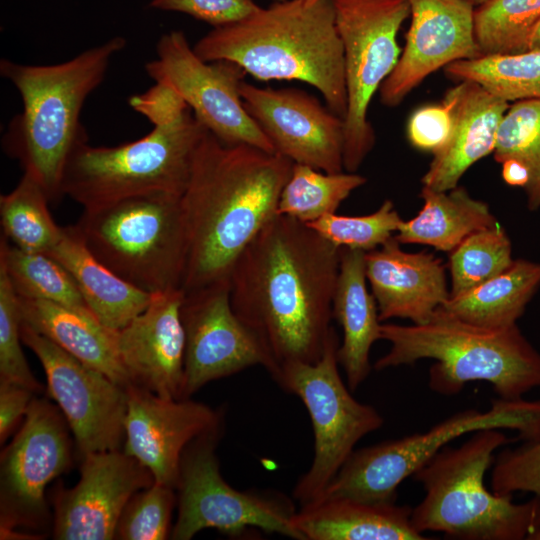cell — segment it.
<instances>
[{
  "mask_svg": "<svg viewBox=\"0 0 540 540\" xmlns=\"http://www.w3.org/2000/svg\"><path fill=\"white\" fill-rule=\"evenodd\" d=\"M340 248L307 224L276 214L237 260L229 280L232 308L258 338L277 373L315 363L333 329Z\"/></svg>",
  "mask_w": 540,
  "mask_h": 540,
  "instance_id": "6da1fadb",
  "label": "cell"
},
{
  "mask_svg": "<svg viewBox=\"0 0 540 540\" xmlns=\"http://www.w3.org/2000/svg\"><path fill=\"white\" fill-rule=\"evenodd\" d=\"M293 164L277 152L226 144L205 133L181 196L187 242L183 294L229 284L243 251L277 214Z\"/></svg>",
  "mask_w": 540,
  "mask_h": 540,
  "instance_id": "7a4b0ae2",
  "label": "cell"
},
{
  "mask_svg": "<svg viewBox=\"0 0 540 540\" xmlns=\"http://www.w3.org/2000/svg\"><path fill=\"white\" fill-rule=\"evenodd\" d=\"M193 49L206 62H233L260 81L309 84L333 112L346 115L344 52L331 0L274 1L213 27Z\"/></svg>",
  "mask_w": 540,
  "mask_h": 540,
  "instance_id": "3957f363",
  "label": "cell"
},
{
  "mask_svg": "<svg viewBox=\"0 0 540 540\" xmlns=\"http://www.w3.org/2000/svg\"><path fill=\"white\" fill-rule=\"evenodd\" d=\"M126 44L124 37L114 36L53 65L0 61L1 76L14 85L23 104L3 135V150L40 183L50 203L64 196L67 162L75 148L87 140L80 123L84 103Z\"/></svg>",
  "mask_w": 540,
  "mask_h": 540,
  "instance_id": "277c9868",
  "label": "cell"
},
{
  "mask_svg": "<svg viewBox=\"0 0 540 540\" xmlns=\"http://www.w3.org/2000/svg\"><path fill=\"white\" fill-rule=\"evenodd\" d=\"M380 332L390 349L374 369L434 360L428 385L438 394H458L468 382L479 380L491 384L499 398L516 400L540 387V352L517 324L487 328L437 309L424 324L386 323Z\"/></svg>",
  "mask_w": 540,
  "mask_h": 540,
  "instance_id": "5b68a950",
  "label": "cell"
},
{
  "mask_svg": "<svg viewBox=\"0 0 540 540\" xmlns=\"http://www.w3.org/2000/svg\"><path fill=\"white\" fill-rule=\"evenodd\" d=\"M512 440L502 429L474 432L458 447H443L412 476L424 491L411 522L421 534L462 540H533L540 532V499L515 503L484 485L494 452Z\"/></svg>",
  "mask_w": 540,
  "mask_h": 540,
  "instance_id": "8992f818",
  "label": "cell"
},
{
  "mask_svg": "<svg viewBox=\"0 0 540 540\" xmlns=\"http://www.w3.org/2000/svg\"><path fill=\"white\" fill-rule=\"evenodd\" d=\"M181 196L152 192L84 209L75 224L89 251L151 295L181 290L187 242Z\"/></svg>",
  "mask_w": 540,
  "mask_h": 540,
  "instance_id": "52a82bcc",
  "label": "cell"
},
{
  "mask_svg": "<svg viewBox=\"0 0 540 540\" xmlns=\"http://www.w3.org/2000/svg\"><path fill=\"white\" fill-rule=\"evenodd\" d=\"M208 130L188 108L153 124L144 137L114 147L81 142L70 156L62 191L84 209L152 192L182 195L195 152Z\"/></svg>",
  "mask_w": 540,
  "mask_h": 540,
  "instance_id": "ba28073f",
  "label": "cell"
},
{
  "mask_svg": "<svg viewBox=\"0 0 540 540\" xmlns=\"http://www.w3.org/2000/svg\"><path fill=\"white\" fill-rule=\"evenodd\" d=\"M490 428L516 430L524 441L540 438V399H493L486 412L460 411L428 431L354 450L321 498L395 502L398 486L449 442Z\"/></svg>",
  "mask_w": 540,
  "mask_h": 540,
  "instance_id": "9c48e42d",
  "label": "cell"
},
{
  "mask_svg": "<svg viewBox=\"0 0 540 540\" xmlns=\"http://www.w3.org/2000/svg\"><path fill=\"white\" fill-rule=\"evenodd\" d=\"M339 345L333 327L317 362L287 364L274 379L283 390L301 399L313 427L312 464L293 489V497L301 506L323 496L359 440L384 422L373 406L356 400L344 384L338 369Z\"/></svg>",
  "mask_w": 540,
  "mask_h": 540,
  "instance_id": "30bf717a",
  "label": "cell"
},
{
  "mask_svg": "<svg viewBox=\"0 0 540 540\" xmlns=\"http://www.w3.org/2000/svg\"><path fill=\"white\" fill-rule=\"evenodd\" d=\"M343 45L347 111L343 164L356 172L375 145L368 110L395 68L402 49L397 35L410 16L409 0H331Z\"/></svg>",
  "mask_w": 540,
  "mask_h": 540,
  "instance_id": "8fae6325",
  "label": "cell"
},
{
  "mask_svg": "<svg viewBox=\"0 0 540 540\" xmlns=\"http://www.w3.org/2000/svg\"><path fill=\"white\" fill-rule=\"evenodd\" d=\"M221 430L204 435L185 449L177 492V518L170 538L190 540L203 529L238 536L258 528L301 540L292 525L295 509L284 496L239 491L222 477L215 448Z\"/></svg>",
  "mask_w": 540,
  "mask_h": 540,
  "instance_id": "7c38bea8",
  "label": "cell"
},
{
  "mask_svg": "<svg viewBox=\"0 0 540 540\" xmlns=\"http://www.w3.org/2000/svg\"><path fill=\"white\" fill-rule=\"evenodd\" d=\"M145 71L155 83L174 89L196 119L220 141L275 152L244 107L240 85L246 72L237 64L202 60L185 34L172 30L159 38L156 59L145 64Z\"/></svg>",
  "mask_w": 540,
  "mask_h": 540,
  "instance_id": "4fadbf2b",
  "label": "cell"
},
{
  "mask_svg": "<svg viewBox=\"0 0 540 540\" xmlns=\"http://www.w3.org/2000/svg\"><path fill=\"white\" fill-rule=\"evenodd\" d=\"M69 430L58 406L33 398L19 431L1 452V534L46 526V487L72 464Z\"/></svg>",
  "mask_w": 540,
  "mask_h": 540,
  "instance_id": "5bb4252c",
  "label": "cell"
},
{
  "mask_svg": "<svg viewBox=\"0 0 540 540\" xmlns=\"http://www.w3.org/2000/svg\"><path fill=\"white\" fill-rule=\"evenodd\" d=\"M21 338L39 359L47 393L65 417L81 458L122 450L127 388L72 356L26 323Z\"/></svg>",
  "mask_w": 540,
  "mask_h": 540,
  "instance_id": "9a60e30c",
  "label": "cell"
},
{
  "mask_svg": "<svg viewBox=\"0 0 540 540\" xmlns=\"http://www.w3.org/2000/svg\"><path fill=\"white\" fill-rule=\"evenodd\" d=\"M180 312L185 333L183 399L210 381L256 365L274 378L273 360L232 308L229 284L183 294Z\"/></svg>",
  "mask_w": 540,
  "mask_h": 540,
  "instance_id": "2e32d148",
  "label": "cell"
},
{
  "mask_svg": "<svg viewBox=\"0 0 540 540\" xmlns=\"http://www.w3.org/2000/svg\"><path fill=\"white\" fill-rule=\"evenodd\" d=\"M240 94L275 152L324 172L344 171V120L317 97L298 88L259 87L245 81Z\"/></svg>",
  "mask_w": 540,
  "mask_h": 540,
  "instance_id": "e0dca14e",
  "label": "cell"
},
{
  "mask_svg": "<svg viewBox=\"0 0 540 540\" xmlns=\"http://www.w3.org/2000/svg\"><path fill=\"white\" fill-rule=\"evenodd\" d=\"M153 483L152 473L123 450L83 456L78 483L70 489L56 490L53 538L115 539L128 501Z\"/></svg>",
  "mask_w": 540,
  "mask_h": 540,
  "instance_id": "ac0fdd59",
  "label": "cell"
},
{
  "mask_svg": "<svg viewBox=\"0 0 540 540\" xmlns=\"http://www.w3.org/2000/svg\"><path fill=\"white\" fill-rule=\"evenodd\" d=\"M122 450L153 475L154 481L176 489L183 453L204 435L221 430L219 412L186 399L161 398L130 385Z\"/></svg>",
  "mask_w": 540,
  "mask_h": 540,
  "instance_id": "d6986e66",
  "label": "cell"
},
{
  "mask_svg": "<svg viewBox=\"0 0 540 540\" xmlns=\"http://www.w3.org/2000/svg\"><path fill=\"white\" fill-rule=\"evenodd\" d=\"M411 22L399 60L379 89L396 107L430 74L480 56L474 6L466 0H409Z\"/></svg>",
  "mask_w": 540,
  "mask_h": 540,
  "instance_id": "ffe728a7",
  "label": "cell"
},
{
  "mask_svg": "<svg viewBox=\"0 0 540 540\" xmlns=\"http://www.w3.org/2000/svg\"><path fill=\"white\" fill-rule=\"evenodd\" d=\"M180 289L155 294L117 331L121 363L132 385L161 398L183 399L185 333Z\"/></svg>",
  "mask_w": 540,
  "mask_h": 540,
  "instance_id": "44dd1931",
  "label": "cell"
},
{
  "mask_svg": "<svg viewBox=\"0 0 540 540\" xmlns=\"http://www.w3.org/2000/svg\"><path fill=\"white\" fill-rule=\"evenodd\" d=\"M365 273L380 321L424 324L450 297L442 260L426 251L407 252L394 236L365 252Z\"/></svg>",
  "mask_w": 540,
  "mask_h": 540,
  "instance_id": "7402d4cb",
  "label": "cell"
},
{
  "mask_svg": "<svg viewBox=\"0 0 540 540\" xmlns=\"http://www.w3.org/2000/svg\"><path fill=\"white\" fill-rule=\"evenodd\" d=\"M442 102L451 113V132L433 154L421 181L433 190L449 191L471 166L493 153L510 104L471 81H459L446 91Z\"/></svg>",
  "mask_w": 540,
  "mask_h": 540,
  "instance_id": "603a6c76",
  "label": "cell"
},
{
  "mask_svg": "<svg viewBox=\"0 0 540 540\" xmlns=\"http://www.w3.org/2000/svg\"><path fill=\"white\" fill-rule=\"evenodd\" d=\"M412 508L395 502L323 497L301 506L292 525L301 540H422Z\"/></svg>",
  "mask_w": 540,
  "mask_h": 540,
  "instance_id": "cb8c5ba5",
  "label": "cell"
},
{
  "mask_svg": "<svg viewBox=\"0 0 540 540\" xmlns=\"http://www.w3.org/2000/svg\"><path fill=\"white\" fill-rule=\"evenodd\" d=\"M332 315L343 332L338 362L345 372L349 389L354 391L369 376L370 350L381 339L377 303L367 288L364 251L340 248Z\"/></svg>",
  "mask_w": 540,
  "mask_h": 540,
  "instance_id": "d4e9b609",
  "label": "cell"
},
{
  "mask_svg": "<svg viewBox=\"0 0 540 540\" xmlns=\"http://www.w3.org/2000/svg\"><path fill=\"white\" fill-rule=\"evenodd\" d=\"M18 298L24 323L119 385H132L120 360L117 331L102 324L88 308Z\"/></svg>",
  "mask_w": 540,
  "mask_h": 540,
  "instance_id": "484cf974",
  "label": "cell"
},
{
  "mask_svg": "<svg viewBox=\"0 0 540 540\" xmlns=\"http://www.w3.org/2000/svg\"><path fill=\"white\" fill-rule=\"evenodd\" d=\"M47 253L69 272L94 316L114 331L125 327L152 300L153 295L129 284L100 262L75 225L63 227L61 238Z\"/></svg>",
  "mask_w": 540,
  "mask_h": 540,
  "instance_id": "4316f807",
  "label": "cell"
},
{
  "mask_svg": "<svg viewBox=\"0 0 540 540\" xmlns=\"http://www.w3.org/2000/svg\"><path fill=\"white\" fill-rule=\"evenodd\" d=\"M420 197V211L403 220L394 235L400 244H423L450 253L469 235L498 224L489 205L463 186L449 191L422 186Z\"/></svg>",
  "mask_w": 540,
  "mask_h": 540,
  "instance_id": "83f0119b",
  "label": "cell"
},
{
  "mask_svg": "<svg viewBox=\"0 0 540 540\" xmlns=\"http://www.w3.org/2000/svg\"><path fill=\"white\" fill-rule=\"evenodd\" d=\"M540 288V262L514 259L502 273L457 296L438 309L462 321L487 327L517 324Z\"/></svg>",
  "mask_w": 540,
  "mask_h": 540,
  "instance_id": "f1b7e54d",
  "label": "cell"
},
{
  "mask_svg": "<svg viewBox=\"0 0 540 540\" xmlns=\"http://www.w3.org/2000/svg\"><path fill=\"white\" fill-rule=\"evenodd\" d=\"M444 72L458 82L477 83L508 103L540 100V49L480 55L453 62L444 68Z\"/></svg>",
  "mask_w": 540,
  "mask_h": 540,
  "instance_id": "f546056e",
  "label": "cell"
},
{
  "mask_svg": "<svg viewBox=\"0 0 540 540\" xmlns=\"http://www.w3.org/2000/svg\"><path fill=\"white\" fill-rule=\"evenodd\" d=\"M0 268L20 298L88 308L69 272L47 252L23 250L2 236Z\"/></svg>",
  "mask_w": 540,
  "mask_h": 540,
  "instance_id": "4dcf8cb0",
  "label": "cell"
},
{
  "mask_svg": "<svg viewBox=\"0 0 540 540\" xmlns=\"http://www.w3.org/2000/svg\"><path fill=\"white\" fill-rule=\"evenodd\" d=\"M366 182L367 179L356 172L328 173L294 163L281 191L277 214L308 224L336 213L341 203Z\"/></svg>",
  "mask_w": 540,
  "mask_h": 540,
  "instance_id": "1f68e13d",
  "label": "cell"
},
{
  "mask_svg": "<svg viewBox=\"0 0 540 540\" xmlns=\"http://www.w3.org/2000/svg\"><path fill=\"white\" fill-rule=\"evenodd\" d=\"M49 203L40 183L24 172L16 187L0 197L3 236L23 250L48 252L63 232L49 211Z\"/></svg>",
  "mask_w": 540,
  "mask_h": 540,
  "instance_id": "d6a6232c",
  "label": "cell"
},
{
  "mask_svg": "<svg viewBox=\"0 0 540 540\" xmlns=\"http://www.w3.org/2000/svg\"><path fill=\"white\" fill-rule=\"evenodd\" d=\"M494 159L499 164L513 159L528 171L523 189L530 211L540 209V100L517 101L509 105L500 124Z\"/></svg>",
  "mask_w": 540,
  "mask_h": 540,
  "instance_id": "836d02e7",
  "label": "cell"
},
{
  "mask_svg": "<svg viewBox=\"0 0 540 540\" xmlns=\"http://www.w3.org/2000/svg\"><path fill=\"white\" fill-rule=\"evenodd\" d=\"M540 20V0H489L475 9V37L481 55L528 50Z\"/></svg>",
  "mask_w": 540,
  "mask_h": 540,
  "instance_id": "e575fe53",
  "label": "cell"
},
{
  "mask_svg": "<svg viewBox=\"0 0 540 540\" xmlns=\"http://www.w3.org/2000/svg\"><path fill=\"white\" fill-rule=\"evenodd\" d=\"M513 261L511 240L499 223L469 235L449 255L450 296L490 280Z\"/></svg>",
  "mask_w": 540,
  "mask_h": 540,
  "instance_id": "d590c367",
  "label": "cell"
},
{
  "mask_svg": "<svg viewBox=\"0 0 540 540\" xmlns=\"http://www.w3.org/2000/svg\"><path fill=\"white\" fill-rule=\"evenodd\" d=\"M402 221L394 203L387 199L368 215L344 216L332 213L307 225L338 248L368 252L391 239Z\"/></svg>",
  "mask_w": 540,
  "mask_h": 540,
  "instance_id": "8d00e7d4",
  "label": "cell"
},
{
  "mask_svg": "<svg viewBox=\"0 0 540 540\" xmlns=\"http://www.w3.org/2000/svg\"><path fill=\"white\" fill-rule=\"evenodd\" d=\"M175 504L176 489L154 481L128 501L119 518L115 539H167L172 530L171 517Z\"/></svg>",
  "mask_w": 540,
  "mask_h": 540,
  "instance_id": "74e56055",
  "label": "cell"
},
{
  "mask_svg": "<svg viewBox=\"0 0 540 540\" xmlns=\"http://www.w3.org/2000/svg\"><path fill=\"white\" fill-rule=\"evenodd\" d=\"M19 298L0 268V381L24 386L33 392L43 387L34 377L23 354Z\"/></svg>",
  "mask_w": 540,
  "mask_h": 540,
  "instance_id": "f35d334b",
  "label": "cell"
},
{
  "mask_svg": "<svg viewBox=\"0 0 540 540\" xmlns=\"http://www.w3.org/2000/svg\"><path fill=\"white\" fill-rule=\"evenodd\" d=\"M491 490L498 495L531 492L540 499V438L498 454L491 474ZM533 540H540V532Z\"/></svg>",
  "mask_w": 540,
  "mask_h": 540,
  "instance_id": "ab89813d",
  "label": "cell"
},
{
  "mask_svg": "<svg viewBox=\"0 0 540 540\" xmlns=\"http://www.w3.org/2000/svg\"><path fill=\"white\" fill-rule=\"evenodd\" d=\"M149 6L184 13L213 27L239 21L260 7L253 0H152Z\"/></svg>",
  "mask_w": 540,
  "mask_h": 540,
  "instance_id": "60d3db41",
  "label": "cell"
},
{
  "mask_svg": "<svg viewBox=\"0 0 540 540\" xmlns=\"http://www.w3.org/2000/svg\"><path fill=\"white\" fill-rule=\"evenodd\" d=\"M451 127V113L444 102L426 105L408 119L407 138L414 148L434 154L447 141Z\"/></svg>",
  "mask_w": 540,
  "mask_h": 540,
  "instance_id": "b9f144b4",
  "label": "cell"
},
{
  "mask_svg": "<svg viewBox=\"0 0 540 540\" xmlns=\"http://www.w3.org/2000/svg\"><path fill=\"white\" fill-rule=\"evenodd\" d=\"M129 104L152 124L171 120L189 108L174 89L160 83H155L142 94L130 97Z\"/></svg>",
  "mask_w": 540,
  "mask_h": 540,
  "instance_id": "7bdbcfd3",
  "label": "cell"
},
{
  "mask_svg": "<svg viewBox=\"0 0 540 540\" xmlns=\"http://www.w3.org/2000/svg\"><path fill=\"white\" fill-rule=\"evenodd\" d=\"M35 392L11 382L0 381V442L3 443L24 419Z\"/></svg>",
  "mask_w": 540,
  "mask_h": 540,
  "instance_id": "ee69618b",
  "label": "cell"
},
{
  "mask_svg": "<svg viewBox=\"0 0 540 540\" xmlns=\"http://www.w3.org/2000/svg\"><path fill=\"white\" fill-rule=\"evenodd\" d=\"M504 182L513 187L525 188L529 181L527 169L518 161L508 159L500 163Z\"/></svg>",
  "mask_w": 540,
  "mask_h": 540,
  "instance_id": "f6af8a7d",
  "label": "cell"
},
{
  "mask_svg": "<svg viewBox=\"0 0 540 540\" xmlns=\"http://www.w3.org/2000/svg\"><path fill=\"white\" fill-rule=\"evenodd\" d=\"M530 49H540V20L530 34L528 50Z\"/></svg>",
  "mask_w": 540,
  "mask_h": 540,
  "instance_id": "bcb514c9",
  "label": "cell"
},
{
  "mask_svg": "<svg viewBox=\"0 0 540 540\" xmlns=\"http://www.w3.org/2000/svg\"><path fill=\"white\" fill-rule=\"evenodd\" d=\"M468 1L469 3H471L474 7L475 6H480V5H483L484 3L488 2L489 0H466Z\"/></svg>",
  "mask_w": 540,
  "mask_h": 540,
  "instance_id": "7dc6e473",
  "label": "cell"
},
{
  "mask_svg": "<svg viewBox=\"0 0 540 540\" xmlns=\"http://www.w3.org/2000/svg\"><path fill=\"white\" fill-rule=\"evenodd\" d=\"M306 1H307V2H310V3H313V2H315V1H317V0H306Z\"/></svg>",
  "mask_w": 540,
  "mask_h": 540,
  "instance_id": "c3c4849f",
  "label": "cell"
},
{
  "mask_svg": "<svg viewBox=\"0 0 540 540\" xmlns=\"http://www.w3.org/2000/svg\"><path fill=\"white\" fill-rule=\"evenodd\" d=\"M273 1H283V0H273Z\"/></svg>",
  "mask_w": 540,
  "mask_h": 540,
  "instance_id": "681fc988",
  "label": "cell"
}]
</instances>
